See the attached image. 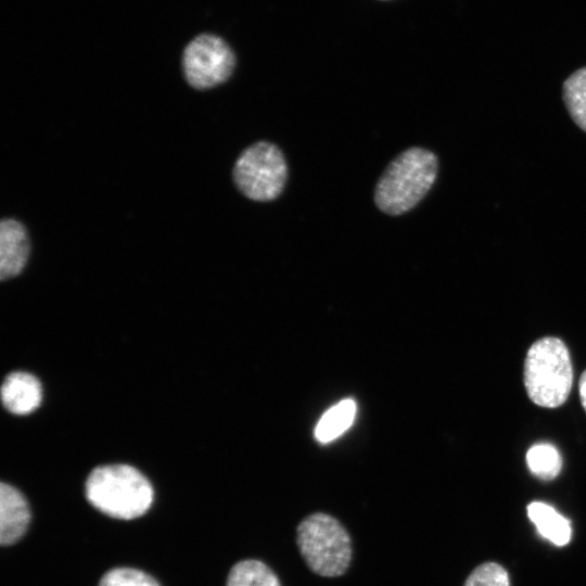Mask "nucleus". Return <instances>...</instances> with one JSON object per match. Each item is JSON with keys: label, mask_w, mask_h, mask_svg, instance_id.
Segmentation results:
<instances>
[{"label": "nucleus", "mask_w": 586, "mask_h": 586, "mask_svg": "<svg viewBox=\"0 0 586 586\" xmlns=\"http://www.w3.org/2000/svg\"><path fill=\"white\" fill-rule=\"evenodd\" d=\"M296 544L308 568L324 577L343 575L352 560V540L333 517L316 512L296 528Z\"/></svg>", "instance_id": "20e7f679"}, {"label": "nucleus", "mask_w": 586, "mask_h": 586, "mask_svg": "<svg viewBox=\"0 0 586 586\" xmlns=\"http://www.w3.org/2000/svg\"><path fill=\"white\" fill-rule=\"evenodd\" d=\"M563 101L573 122L586 131V66L563 82Z\"/></svg>", "instance_id": "ddd939ff"}, {"label": "nucleus", "mask_w": 586, "mask_h": 586, "mask_svg": "<svg viewBox=\"0 0 586 586\" xmlns=\"http://www.w3.org/2000/svg\"><path fill=\"white\" fill-rule=\"evenodd\" d=\"M30 521L28 504L22 493L10 484H0V544H15Z\"/></svg>", "instance_id": "6e6552de"}, {"label": "nucleus", "mask_w": 586, "mask_h": 586, "mask_svg": "<svg viewBox=\"0 0 586 586\" xmlns=\"http://www.w3.org/2000/svg\"><path fill=\"white\" fill-rule=\"evenodd\" d=\"M98 586H160V584L143 571L115 568L101 577Z\"/></svg>", "instance_id": "2eb2a0df"}, {"label": "nucleus", "mask_w": 586, "mask_h": 586, "mask_svg": "<svg viewBox=\"0 0 586 586\" xmlns=\"http://www.w3.org/2000/svg\"><path fill=\"white\" fill-rule=\"evenodd\" d=\"M438 169L436 155L412 146L399 153L385 168L374 189L380 211L396 216L412 209L435 182Z\"/></svg>", "instance_id": "f257e3e1"}, {"label": "nucleus", "mask_w": 586, "mask_h": 586, "mask_svg": "<svg viewBox=\"0 0 586 586\" xmlns=\"http://www.w3.org/2000/svg\"><path fill=\"white\" fill-rule=\"evenodd\" d=\"M88 501L102 513L120 520L144 514L153 501V487L136 468L107 464L93 469L86 481Z\"/></svg>", "instance_id": "f03ea898"}, {"label": "nucleus", "mask_w": 586, "mask_h": 586, "mask_svg": "<svg viewBox=\"0 0 586 586\" xmlns=\"http://www.w3.org/2000/svg\"><path fill=\"white\" fill-rule=\"evenodd\" d=\"M41 399L40 382L27 372H13L2 383L1 400L12 413H30L40 405Z\"/></svg>", "instance_id": "1a4fd4ad"}, {"label": "nucleus", "mask_w": 586, "mask_h": 586, "mask_svg": "<svg viewBox=\"0 0 586 586\" xmlns=\"http://www.w3.org/2000/svg\"><path fill=\"white\" fill-rule=\"evenodd\" d=\"M463 586H509V577L501 565L488 562L474 569Z\"/></svg>", "instance_id": "dca6fc26"}, {"label": "nucleus", "mask_w": 586, "mask_h": 586, "mask_svg": "<svg viewBox=\"0 0 586 586\" xmlns=\"http://www.w3.org/2000/svg\"><path fill=\"white\" fill-rule=\"evenodd\" d=\"M234 65L232 49L224 39L212 34L196 36L182 54L184 77L191 87L200 90L225 82Z\"/></svg>", "instance_id": "423d86ee"}, {"label": "nucleus", "mask_w": 586, "mask_h": 586, "mask_svg": "<svg viewBox=\"0 0 586 586\" xmlns=\"http://www.w3.org/2000/svg\"><path fill=\"white\" fill-rule=\"evenodd\" d=\"M29 254L27 231L20 221L5 218L0 224V278L17 276L26 265Z\"/></svg>", "instance_id": "0eeeda50"}, {"label": "nucleus", "mask_w": 586, "mask_h": 586, "mask_svg": "<svg viewBox=\"0 0 586 586\" xmlns=\"http://www.w3.org/2000/svg\"><path fill=\"white\" fill-rule=\"evenodd\" d=\"M288 165L273 143L259 141L247 146L233 167V181L240 192L256 202L276 200L283 191Z\"/></svg>", "instance_id": "39448f33"}, {"label": "nucleus", "mask_w": 586, "mask_h": 586, "mask_svg": "<svg viewBox=\"0 0 586 586\" xmlns=\"http://www.w3.org/2000/svg\"><path fill=\"white\" fill-rule=\"evenodd\" d=\"M530 520L535 524L542 536L557 546L566 545L572 535L571 524L568 519L558 513L552 507L540 501L528 505Z\"/></svg>", "instance_id": "9d476101"}, {"label": "nucleus", "mask_w": 586, "mask_h": 586, "mask_svg": "<svg viewBox=\"0 0 586 586\" xmlns=\"http://www.w3.org/2000/svg\"><path fill=\"white\" fill-rule=\"evenodd\" d=\"M226 586H281L276 573L264 562L254 559L235 563Z\"/></svg>", "instance_id": "f8f14e48"}, {"label": "nucleus", "mask_w": 586, "mask_h": 586, "mask_svg": "<svg viewBox=\"0 0 586 586\" xmlns=\"http://www.w3.org/2000/svg\"><path fill=\"white\" fill-rule=\"evenodd\" d=\"M524 385L530 399L546 408L562 405L572 387L570 353L558 337H543L530 347L524 361Z\"/></svg>", "instance_id": "7ed1b4c3"}, {"label": "nucleus", "mask_w": 586, "mask_h": 586, "mask_svg": "<svg viewBox=\"0 0 586 586\" xmlns=\"http://www.w3.org/2000/svg\"><path fill=\"white\" fill-rule=\"evenodd\" d=\"M526 462L531 472L545 481L555 479L562 467V459L558 449L548 443L532 446L527 450Z\"/></svg>", "instance_id": "4468645a"}, {"label": "nucleus", "mask_w": 586, "mask_h": 586, "mask_svg": "<svg viewBox=\"0 0 586 586\" xmlns=\"http://www.w3.org/2000/svg\"><path fill=\"white\" fill-rule=\"evenodd\" d=\"M578 388L582 405L586 410V370L581 375Z\"/></svg>", "instance_id": "f3484780"}, {"label": "nucleus", "mask_w": 586, "mask_h": 586, "mask_svg": "<svg viewBox=\"0 0 586 586\" xmlns=\"http://www.w3.org/2000/svg\"><path fill=\"white\" fill-rule=\"evenodd\" d=\"M356 415V403L346 398L328 409L320 418L315 430L316 438L328 443L340 436L353 423Z\"/></svg>", "instance_id": "9b49d317"}]
</instances>
